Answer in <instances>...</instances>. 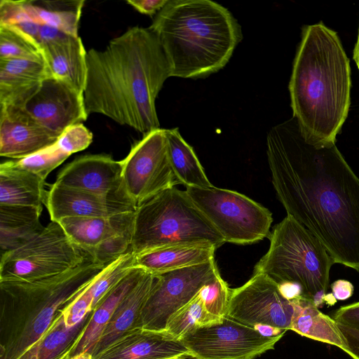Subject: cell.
<instances>
[{"instance_id":"cell-1","label":"cell","mask_w":359,"mask_h":359,"mask_svg":"<svg viewBox=\"0 0 359 359\" xmlns=\"http://www.w3.org/2000/svg\"><path fill=\"white\" fill-rule=\"evenodd\" d=\"M266 146L287 215L321 242L335 264L359 272V177L336 144H309L292 117L270 129Z\"/></svg>"},{"instance_id":"cell-2","label":"cell","mask_w":359,"mask_h":359,"mask_svg":"<svg viewBox=\"0 0 359 359\" xmlns=\"http://www.w3.org/2000/svg\"><path fill=\"white\" fill-rule=\"evenodd\" d=\"M86 63L88 115L102 114L144 135L160 128L156 99L171 70L149 27H130L104 49L89 50Z\"/></svg>"},{"instance_id":"cell-3","label":"cell","mask_w":359,"mask_h":359,"mask_svg":"<svg viewBox=\"0 0 359 359\" xmlns=\"http://www.w3.org/2000/svg\"><path fill=\"white\" fill-rule=\"evenodd\" d=\"M288 88L292 117L306 141L336 144L350 108L351 66L337 33L323 22L303 27Z\"/></svg>"},{"instance_id":"cell-4","label":"cell","mask_w":359,"mask_h":359,"mask_svg":"<svg viewBox=\"0 0 359 359\" xmlns=\"http://www.w3.org/2000/svg\"><path fill=\"white\" fill-rule=\"evenodd\" d=\"M149 27L162 45L171 76L184 79L222 69L242 39L230 11L209 0H168Z\"/></svg>"},{"instance_id":"cell-5","label":"cell","mask_w":359,"mask_h":359,"mask_svg":"<svg viewBox=\"0 0 359 359\" xmlns=\"http://www.w3.org/2000/svg\"><path fill=\"white\" fill-rule=\"evenodd\" d=\"M107 266L95 262L91 257L53 276L0 281V359H16L30 348L48 329L57 312Z\"/></svg>"},{"instance_id":"cell-6","label":"cell","mask_w":359,"mask_h":359,"mask_svg":"<svg viewBox=\"0 0 359 359\" xmlns=\"http://www.w3.org/2000/svg\"><path fill=\"white\" fill-rule=\"evenodd\" d=\"M225 242L187 192L172 187L139 205L135 212L131 251L135 255L179 245H210Z\"/></svg>"},{"instance_id":"cell-7","label":"cell","mask_w":359,"mask_h":359,"mask_svg":"<svg viewBox=\"0 0 359 359\" xmlns=\"http://www.w3.org/2000/svg\"><path fill=\"white\" fill-rule=\"evenodd\" d=\"M267 252L255 266L277 284L293 283L319 307L325 302L334 262L321 242L292 216L276 224Z\"/></svg>"},{"instance_id":"cell-8","label":"cell","mask_w":359,"mask_h":359,"mask_svg":"<svg viewBox=\"0 0 359 359\" xmlns=\"http://www.w3.org/2000/svg\"><path fill=\"white\" fill-rule=\"evenodd\" d=\"M91 258L74 244L57 222L51 221L34 238L1 254L0 281H27L72 269Z\"/></svg>"},{"instance_id":"cell-9","label":"cell","mask_w":359,"mask_h":359,"mask_svg":"<svg viewBox=\"0 0 359 359\" xmlns=\"http://www.w3.org/2000/svg\"><path fill=\"white\" fill-rule=\"evenodd\" d=\"M186 191L225 242L247 245L268 236L271 212L246 196L213 186Z\"/></svg>"},{"instance_id":"cell-10","label":"cell","mask_w":359,"mask_h":359,"mask_svg":"<svg viewBox=\"0 0 359 359\" xmlns=\"http://www.w3.org/2000/svg\"><path fill=\"white\" fill-rule=\"evenodd\" d=\"M121 163L124 189L137 207L180 184L170 163L165 129L158 128L144 135Z\"/></svg>"},{"instance_id":"cell-11","label":"cell","mask_w":359,"mask_h":359,"mask_svg":"<svg viewBox=\"0 0 359 359\" xmlns=\"http://www.w3.org/2000/svg\"><path fill=\"white\" fill-rule=\"evenodd\" d=\"M283 336L264 337L254 327L224 317L191 330L180 341L194 359H255L273 350Z\"/></svg>"},{"instance_id":"cell-12","label":"cell","mask_w":359,"mask_h":359,"mask_svg":"<svg viewBox=\"0 0 359 359\" xmlns=\"http://www.w3.org/2000/svg\"><path fill=\"white\" fill-rule=\"evenodd\" d=\"M0 110L37 125L57 137L69 127L87 119L83 93L52 75L18 106Z\"/></svg>"},{"instance_id":"cell-13","label":"cell","mask_w":359,"mask_h":359,"mask_svg":"<svg viewBox=\"0 0 359 359\" xmlns=\"http://www.w3.org/2000/svg\"><path fill=\"white\" fill-rule=\"evenodd\" d=\"M218 273L213 259L154 275V284L142 311L141 327L163 331L170 316L191 300Z\"/></svg>"},{"instance_id":"cell-14","label":"cell","mask_w":359,"mask_h":359,"mask_svg":"<svg viewBox=\"0 0 359 359\" xmlns=\"http://www.w3.org/2000/svg\"><path fill=\"white\" fill-rule=\"evenodd\" d=\"M293 313L292 302L282 294L278 285L254 273L244 285L231 290L226 317L251 327L264 325L288 331Z\"/></svg>"},{"instance_id":"cell-15","label":"cell","mask_w":359,"mask_h":359,"mask_svg":"<svg viewBox=\"0 0 359 359\" xmlns=\"http://www.w3.org/2000/svg\"><path fill=\"white\" fill-rule=\"evenodd\" d=\"M46 204L50 219L54 222L68 217H110L135 212L137 208L126 190L104 196L56 182L47 192Z\"/></svg>"},{"instance_id":"cell-16","label":"cell","mask_w":359,"mask_h":359,"mask_svg":"<svg viewBox=\"0 0 359 359\" xmlns=\"http://www.w3.org/2000/svg\"><path fill=\"white\" fill-rule=\"evenodd\" d=\"M121 172V161H115L108 155H87L67 164L58 174L55 182L106 196L125 190Z\"/></svg>"},{"instance_id":"cell-17","label":"cell","mask_w":359,"mask_h":359,"mask_svg":"<svg viewBox=\"0 0 359 359\" xmlns=\"http://www.w3.org/2000/svg\"><path fill=\"white\" fill-rule=\"evenodd\" d=\"M190 357L180 341L169 338L162 331L137 327L118 337L93 359H163Z\"/></svg>"},{"instance_id":"cell-18","label":"cell","mask_w":359,"mask_h":359,"mask_svg":"<svg viewBox=\"0 0 359 359\" xmlns=\"http://www.w3.org/2000/svg\"><path fill=\"white\" fill-rule=\"evenodd\" d=\"M43 58L0 60V106H18L50 76Z\"/></svg>"},{"instance_id":"cell-19","label":"cell","mask_w":359,"mask_h":359,"mask_svg":"<svg viewBox=\"0 0 359 359\" xmlns=\"http://www.w3.org/2000/svg\"><path fill=\"white\" fill-rule=\"evenodd\" d=\"M41 49L50 74L83 93L87 78V52L80 36L67 34Z\"/></svg>"},{"instance_id":"cell-20","label":"cell","mask_w":359,"mask_h":359,"mask_svg":"<svg viewBox=\"0 0 359 359\" xmlns=\"http://www.w3.org/2000/svg\"><path fill=\"white\" fill-rule=\"evenodd\" d=\"M58 137L18 116L0 111V155L20 159L54 144Z\"/></svg>"},{"instance_id":"cell-21","label":"cell","mask_w":359,"mask_h":359,"mask_svg":"<svg viewBox=\"0 0 359 359\" xmlns=\"http://www.w3.org/2000/svg\"><path fill=\"white\" fill-rule=\"evenodd\" d=\"M135 212L110 217H68L57 222L69 239L87 252L107 238L133 231Z\"/></svg>"},{"instance_id":"cell-22","label":"cell","mask_w":359,"mask_h":359,"mask_svg":"<svg viewBox=\"0 0 359 359\" xmlns=\"http://www.w3.org/2000/svg\"><path fill=\"white\" fill-rule=\"evenodd\" d=\"M155 281V276L146 271L116 307L106 326L93 355L118 337L133 328L141 327V316Z\"/></svg>"},{"instance_id":"cell-23","label":"cell","mask_w":359,"mask_h":359,"mask_svg":"<svg viewBox=\"0 0 359 359\" xmlns=\"http://www.w3.org/2000/svg\"><path fill=\"white\" fill-rule=\"evenodd\" d=\"M45 180L15 161L0 165V205L42 208L46 202Z\"/></svg>"},{"instance_id":"cell-24","label":"cell","mask_w":359,"mask_h":359,"mask_svg":"<svg viewBox=\"0 0 359 359\" xmlns=\"http://www.w3.org/2000/svg\"><path fill=\"white\" fill-rule=\"evenodd\" d=\"M92 312L69 327L60 310L41 338L16 359H69L75 353Z\"/></svg>"},{"instance_id":"cell-25","label":"cell","mask_w":359,"mask_h":359,"mask_svg":"<svg viewBox=\"0 0 359 359\" xmlns=\"http://www.w3.org/2000/svg\"><path fill=\"white\" fill-rule=\"evenodd\" d=\"M210 245H179L158 248L135 255L134 265L153 275L199 265L215 259Z\"/></svg>"},{"instance_id":"cell-26","label":"cell","mask_w":359,"mask_h":359,"mask_svg":"<svg viewBox=\"0 0 359 359\" xmlns=\"http://www.w3.org/2000/svg\"><path fill=\"white\" fill-rule=\"evenodd\" d=\"M294 313L290 330L302 337L335 346L345 353L348 346L338 323L304 297L291 300Z\"/></svg>"},{"instance_id":"cell-27","label":"cell","mask_w":359,"mask_h":359,"mask_svg":"<svg viewBox=\"0 0 359 359\" xmlns=\"http://www.w3.org/2000/svg\"><path fill=\"white\" fill-rule=\"evenodd\" d=\"M145 273L144 269L134 267L104 297L92 312L74 354L88 351L93 355L116 307Z\"/></svg>"},{"instance_id":"cell-28","label":"cell","mask_w":359,"mask_h":359,"mask_svg":"<svg viewBox=\"0 0 359 359\" xmlns=\"http://www.w3.org/2000/svg\"><path fill=\"white\" fill-rule=\"evenodd\" d=\"M41 210L32 206L0 205L1 254L25 245L44 229L40 222Z\"/></svg>"},{"instance_id":"cell-29","label":"cell","mask_w":359,"mask_h":359,"mask_svg":"<svg viewBox=\"0 0 359 359\" xmlns=\"http://www.w3.org/2000/svg\"><path fill=\"white\" fill-rule=\"evenodd\" d=\"M165 136L170 163L180 183L187 188L212 187L193 148L178 128L165 129Z\"/></svg>"},{"instance_id":"cell-30","label":"cell","mask_w":359,"mask_h":359,"mask_svg":"<svg viewBox=\"0 0 359 359\" xmlns=\"http://www.w3.org/2000/svg\"><path fill=\"white\" fill-rule=\"evenodd\" d=\"M84 4V1H23L25 11L31 20L75 36L79 35Z\"/></svg>"},{"instance_id":"cell-31","label":"cell","mask_w":359,"mask_h":359,"mask_svg":"<svg viewBox=\"0 0 359 359\" xmlns=\"http://www.w3.org/2000/svg\"><path fill=\"white\" fill-rule=\"evenodd\" d=\"M223 319L207 311L199 292L191 300L170 316L162 332L169 338L180 341L191 330L219 323Z\"/></svg>"},{"instance_id":"cell-32","label":"cell","mask_w":359,"mask_h":359,"mask_svg":"<svg viewBox=\"0 0 359 359\" xmlns=\"http://www.w3.org/2000/svg\"><path fill=\"white\" fill-rule=\"evenodd\" d=\"M43 58L37 43L18 28L0 25V60Z\"/></svg>"},{"instance_id":"cell-33","label":"cell","mask_w":359,"mask_h":359,"mask_svg":"<svg viewBox=\"0 0 359 359\" xmlns=\"http://www.w3.org/2000/svg\"><path fill=\"white\" fill-rule=\"evenodd\" d=\"M69 156V155L62 151L55 143L28 156L16 159L15 161L20 167L45 180L48 175Z\"/></svg>"},{"instance_id":"cell-34","label":"cell","mask_w":359,"mask_h":359,"mask_svg":"<svg viewBox=\"0 0 359 359\" xmlns=\"http://www.w3.org/2000/svg\"><path fill=\"white\" fill-rule=\"evenodd\" d=\"M231 290L219 273H217L200 291L207 311L221 318L226 317Z\"/></svg>"},{"instance_id":"cell-35","label":"cell","mask_w":359,"mask_h":359,"mask_svg":"<svg viewBox=\"0 0 359 359\" xmlns=\"http://www.w3.org/2000/svg\"><path fill=\"white\" fill-rule=\"evenodd\" d=\"M133 231L120 233L104 241L89 252L93 261L108 265L131 250Z\"/></svg>"},{"instance_id":"cell-36","label":"cell","mask_w":359,"mask_h":359,"mask_svg":"<svg viewBox=\"0 0 359 359\" xmlns=\"http://www.w3.org/2000/svg\"><path fill=\"white\" fill-rule=\"evenodd\" d=\"M90 283L61 309L67 327L75 326L93 311V297L89 287Z\"/></svg>"},{"instance_id":"cell-37","label":"cell","mask_w":359,"mask_h":359,"mask_svg":"<svg viewBox=\"0 0 359 359\" xmlns=\"http://www.w3.org/2000/svg\"><path fill=\"white\" fill-rule=\"evenodd\" d=\"M92 141L93 133L83 123H78L66 129L55 143L62 151L71 156L86 149Z\"/></svg>"},{"instance_id":"cell-38","label":"cell","mask_w":359,"mask_h":359,"mask_svg":"<svg viewBox=\"0 0 359 359\" xmlns=\"http://www.w3.org/2000/svg\"><path fill=\"white\" fill-rule=\"evenodd\" d=\"M338 323L359 330V302L340 307L333 315Z\"/></svg>"},{"instance_id":"cell-39","label":"cell","mask_w":359,"mask_h":359,"mask_svg":"<svg viewBox=\"0 0 359 359\" xmlns=\"http://www.w3.org/2000/svg\"><path fill=\"white\" fill-rule=\"evenodd\" d=\"M338 326L348 346L346 353L353 359H359V330L339 323Z\"/></svg>"},{"instance_id":"cell-40","label":"cell","mask_w":359,"mask_h":359,"mask_svg":"<svg viewBox=\"0 0 359 359\" xmlns=\"http://www.w3.org/2000/svg\"><path fill=\"white\" fill-rule=\"evenodd\" d=\"M168 0H128L127 4L140 13L152 16L168 3Z\"/></svg>"},{"instance_id":"cell-41","label":"cell","mask_w":359,"mask_h":359,"mask_svg":"<svg viewBox=\"0 0 359 359\" xmlns=\"http://www.w3.org/2000/svg\"><path fill=\"white\" fill-rule=\"evenodd\" d=\"M67 34H69L64 32L57 27L46 24H41L36 42L39 47L41 48L48 43L59 40Z\"/></svg>"},{"instance_id":"cell-42","label":"cell","mask_w":359,"mask_h":359,"mask_svg":"<svg viewBox=\"0 0 359 359\" xmlns=\"http://www.w3.org/2000/svg\"><path fill=\"white\" fill-rule=\"evenodd\" d=\"M332 294L337 300H346L350 298L354 291L353 284L343 279L335 280L331 285Z\"/></svg>"},{"instance_id":"cell-43","label":"cell","mask_w":359,"mask_h":359,"mask_svg":"<svg viewBox=\"0 0 359 359\" xmlns=\"http://www.w3.org/2000/svg\"><path fill=\"white\" fill-rule=\"evenodd\" d=\"M261 334L267 337H273L285 334L287 330L269 325H258L254 327Z\"/></svg>"},{"instance_id":"cell-44","label":"cell","mask_w":359,"mask_h":359,"mask_svg":"<svg viewBox=\"0 0 359 359\" xmlns=\"http://www.w3.org/2000/svg\"><path fill=\"white\" fill-rule=\"evenodd\" d=\"M353 58L359 71V27L356 43L353 49Z\"/></svg>"},{"instance_id":"cell-45","label":"cell","mask_w":359,"mask_h":359,"mask_svg":"<svg viewBox=\"0 0 359 359\" xmlns=\"http://www.w3.org/2000/svg\"><path fill=\"white\" fill-rule=\"evenodd\" d=\"M69 359H93V355L88 351H83L73 355Z\"/></svg>"},{"instance_id":"cell-46","label":"cell","mask_w":359,"mask_h":359,"mask_svg":"<svg viewBox=\"0 0 359 359\" xmlns=\"http://www.w3.org/2000/svg\"><path fill=\"white\" fill-rule=\"evenodd\" d=\"M187 358V357H185V356H177V357L163 358V359H186Z\"/></svg>"},{"instance_id":"cell-47","label":"cell","mask_w":359,"mask_h":359,"mask_svg":"<svg viewBox=\"0 0 359 359\" xmlns=\"http://www.w3.org/2000/svg\"><path fill=\"white\" fill-rule=\"evenodd\" d=\"M186 359H194V358H190V357H187Z\"/></svg>"}]
</instances>
